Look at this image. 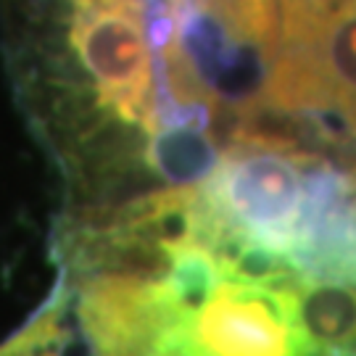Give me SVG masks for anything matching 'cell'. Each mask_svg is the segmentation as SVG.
Instances as JSON below:
<instances>
[{
  "mask_svg": "<svg viewBox=\"0 0 356 356\" xmlns=\"http://www.w3.org/2000/svg\"><path fill=\"white\" fill-rule=\"evenodd\" d=\"M306 153L298 145L235 138L201 191L235 229L288 254L304 204Z\"/></svg>",
  "mask_w": 356,
  "mask_h": 356,
  "instance_id": "obj_1",
  "label": "cell"
},
{
  "mask_svg": "<svg viewBox=\"0 0 356 356\" xmlns=\"http://www.w3.org/2000/svg\"><path fill=\"white\" fill-rule=\"evenodd\" d=\"M312 45L332 111L356 127V11L332 22Z\"/></svg>",
  "mask_w": 356,
  "mask_h": 356,
  "instance_id": "obj_3",
  "label": "cell"
},
{
  "mask_svg": "<svg viewBox=\"0 0 356 356\" xmlns=\"http://www.w3.org/2000/svg\"><path fill=\"white\" fill-rule=\"evenodd\" d=\"M193 3L219 16L235 35L261 45L277 58L282 42L277 0H193Z\"/></svg>",
  "mask_w": 356,
  "mask_h": 356,
  "instance_id": "obj_4",
  "label": "cell"
},
{
  "mask_svg": "<svg viewBox=\"0 0 356 356\" xmlns=\"http://www.w3.org/2000/svg\"><path fill=\"white\" fill-rule=\"evenodd\" d=\"M298 325L314 356L356 351V285L304 280L298 288Z\"/></svg>",
  "mask_w": 356,
  "mask_h": 356,
  "instance_id": "obj_2",
  "label": "cell"
},
{
  "mask_svg": "<svg viewBox=\"0 0 356 356\" xmlns=\"http://www.w3.org/2000/svg\"><path fill=\"white\" fill-rule=\"evenodd\" d=\"M341 356H356V351H348V354H341Z\"/></svg>",
  "mask_w": 356,
  "mask_h": 356,
  "instance_id": "obj_5",
  "label": "cell"
}]
</instances>
